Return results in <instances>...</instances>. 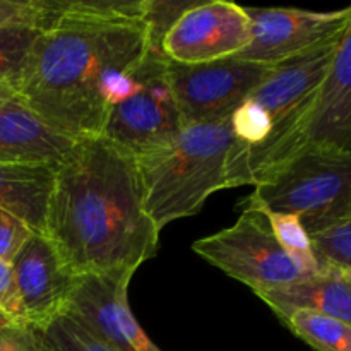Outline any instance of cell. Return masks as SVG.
Instances as JSON below:
<instances>
[{
    "label": "cell",
    "mask_w": 351,
    "mask_h": 351,
    "mask_svg": "<svg viewBox=\"0 0 351 351\" xmlns=\"http://www.w3.org/2000/svg\"><path fill=\"white\" fill-rule=\"evenodd\" d=\"M136 160L103 137L75 141L55 168L47 237L75 276L134 274L158 252Z\"/></svg>",
    "instance_id": "6da1fadb"
},
{
    "label": "cell",
    "mask_w": 351,
    "mask_h": 351,
    "mask_svg": "<svg viewBox=\"0 0 351 351\" xmlns=\"http://www.w3.org/2000/svg\"><path fill=\"white\" fill-rule=\"evenodd\" d=\"M43 10L16 91L38 117L72 141L101 137L106 91L151 48L146 21L103 19Z\"/></svg>",
    "instance_id": "7a4b0ae2"
},
{
    "label": "cell",
    "mask_w": 351,
    "mask_h": 351,
    "mask_svg": "<svg viewBox=\"0 0 351 351\" xmlns=\"http://www.w3.org/2000/svg\"><path fill=\"white\" fill-rule=\"evenodd\" d=\"M345 31L307 53L274 65L232 113L235 144L228 161L230 189L256 187L290 156Z\"/></svg>",
    "instance_id": "3957f363"
},
{
    "label": "cell",
    "mask_w": 351,
    "mask_h": 351,
    "mask_svg": "<svg viewBox=\"0 0 351 351\" xmlns=\"http://www.w3.org/2000/svg\"><path fill=\"white\" fill-rule=\"evenodd\" d=\"M235 144L230 119L187 125L171 141L134 158L143 204L158 230L197 215L208 197L228 185Z\"/></svg>",
    "instance_id": "277c9868"
},
{
    "label": "cell",
    "mask_w": 351,
    "mask_h": 351,
    "mask_svg": "<svg viewBox=\"0 0 351 351\" xmlns=\"http://www.w3.org/2000/svg\"><path fill=\"white\" fill-rule=\"evenodd\" d=\"M245 206L298 216L315 235L351 215V153L304 147L256 185Z\"/></svg>",
    "instance_id": "5b68a950"
},
{
    "label": "cell",
    "mask_w": 351,
    "mask_h": 351,
    "mask_svg": "<svg viewBox=\"0 0 351 351\" xmlns=\"http://www.w3.org/2000/svg\"><path fill=\"white\" fill-rule=\"evenodd\" d=\"M192 250L256 295L311 276L281 249L264 213L256 208L243 209L230 228L199 239Z\"/></svg>",
    "instance_id": "8992f818"
},
{
    "label": "cell",
    "mask_w": 351,
    "mask_h": 351,
    "mask_svg": "<svg viewBox=\"0 0 351 351\" xmlns=\"http://www.w3.org/2000/svg\"><path fill=\"white\" fill-rule=\"evenodd\" d=\"M182 129L184 122L168 81V60L151 47L139 67L136 88L108 108L101 137L137 158L171 141Z\"/></svg>",
    "instance_id": "52a82bcc"
},
{
    "label": "cell",
    "mask_w": 351,
    "mask_h": 351,
    "mask_svg": "<svg viewBox=\"0 0 351 351\" xmlns=\"http://www.w3.org/2000/svg\"><path fill=\"white\" fill-rule=\"evenodd\" d=\"M273 67L240 58L199 65L168 62V81L184 127L226 120Z\"/></svg>",
    "instance_id": "ba28073f"
},
{
    "label": "cell",
    "mask_w": 351,
    "mask_h": 351,
    "mask_svg": "<svg viewBox=\"0 0 351 351\" xmlns=\"http://www.w3.org/2000/svg\"><path fill=\"white\" fill-rule=\"evenodd\" d=\"M249 43L245 7L226 0H194L168 27L160 50L171 64L199 65L237 57Z\"/></svg>",
    "instance_id": "9c48e42d"
},
{
    "label": "cell",
    "mask_w": 351,
    "mask_h": 351,
    "mask_svg": "<svg viewBox=\"0 0 351 351\" xmlns=\"http://www.w3.org/2000/svg\"><path fill=\"white\" fill-rule=\"evenodd\" d=\"M250 21V43L237 58L274 67L314 50L348 27L351 5L331 12L288 7H245Z\"/></svg>",
    "instance_id": "30bf717a"
},
{
    "label": "cell",
    "mask_w": 351,
    "mask_h": 351,
    "mask_svg": "<svg viewBox=\"0 0 351 351\" xmlns=\"http://www.w3.org/2000/svg\"><path fill=\"white\" fill-rule=\"evenodd\" d=\"M134 274L79 276L64 314L115 351H161L147 338L129 305Z\"/></svg>",
    "instance_id": "8fae6325"
},
{
    "label": "cell",
    "mask_w": 351,
    "mask_h": 351,
    "mask_svg": "<svg viewBox=\"0 0 351 351\" xmlns=\"http://www.w3.org/2000/svg\"><path fill=\"white\" fill-rule=\"evenodd\" d=\"M10 264L27 326L40 328L64 314L77 276L47 235L33 233Z\"/></svg>",
    "instance_id": "7c38bea8"
},
{
    "label": "cell",
    "mask_w": 351,
    "mask_h": 351,
    "mask_svg": "<svg viewBox=\"0 0 351 351\" xmlns=\"http://www.w3.org/2000/svg\"><path fill=\"white\" fill-rule=\"evenodd\" d=\"M304 147L351 153V21L290 156Z\"/></svg>",
    "instance_id": "4fadbf2b"
},
{
    "label": "cell",
    "mask_w": 351,
    "mask_h": 351,
    "mask_svg": "<svg viewBox=\"0 0 351 351\" xmlns=\"http://www.w3.org/2000/svg\"><path fill=\"white\" fill-rule=\"evenodd\" d=\"M74 144L38 117L12 86L0 84V163L58 167Z\"/></svg>",
    "instance_id": "5bb4252c"
},
{
    "label": "cell",
    "mask_w": 351,
    "mask_h": 351,
    "mask_svg": "<svg viewBox=\"0 0 351 351\" xmlns=\"http://www.w3.org/2000/svg\"><path fill=\"white\" fill-rule=\"evenodd\" d=\"M257 297L285 321L298 311L329 315L351 324V274L335 266H322L315 274Z\"/></svg>",
    "instance_id": "9a60e30c"
},
{
    "label": "cell",
    "mask_w": 351,
    "mask_h": 351,
    "mask_svg": "<svg viewBox=\"0 0 351 351\" xmlns=\"http://www.w3.org/2000/svg\"><path fill=\"white\" fill-rule=\"evenodd\" d=\"M55 168L50 165L0 163V208L41 235H47Z\"/></svg>",
    "instance_id": "2e32d148"
},
{
    "label": "cell",
    "mask_w": 351,
    "mask_h": 351,
    "mask_svg": "<svg viewBox=\"0 0 351 351\" xmlns=\"http://www.w3.org/2000/svg\"><path fill=\"white\" fill-rule=\"evenodd\" d=\"M295 336L317 351H351V324L314 314V312L298 311L285 319Z\"/></svg>",
    "instance_id": "e0dca14e"
},
{
    "label": "cell",
    "mask_w": 351,
    "mask_h": 351,
    "mask_svg": "<svg viewBox=\"0 0 351 351\" xmlns=\"http://www.w3.org/2000/svg\"><path fill=\"white\" fill-rule=\"evenodd\" d=\"M249 208V206H245ZM257 209V208H256ZM267 223L271 226L274 239L280 243L281 249L308 274H315L319 271L317 257H315L314 247H312L311 235L304 228L298 216L285 215V213H273L264 211Z\"/></svg>",
    "instance_id": "ac0fdd59"
},
{
    "label": "cell",
    "mask_w": 351,
    "mask_h": 351,
    "mask_svg": "<svg viewBox=\"0 0 351 351\" xmlns=\"http://www.w3.org/2000/svg\"><path fill=\"white\" fill-rule=\"evenodd\" d=\"M33 329L40 351H115L89 335L67 314Z\"/></svg>",
    "instance_id": "d6986e66"
},
{
    "label": "cell",
    "mask_w": 351,
    "mask_h": 351,
    "mask_svg": "<svg viewBox=\"0 0 351 351\" xmlns=\"http://www.w3.org/2000/svg\"><path fill=\"white\" fill-rule=\"evenodd\" d=\"M41 33L34 24H10L0 27V84L16 89L34 40Z\"/></svg>",
    "instance_id": "ffe728a7"
},
{
    "label": "cell",
    "mask_w": 351,
    "mask_h": 351,
    "mask_svg": "<svg viewBox=\"0 0 351 351\" xmlns=\"http://www.w3.org/2000/svg\"><path fill=\"white\" fill-rule=\"evenodd\" d=\"M319 269L335 266L351 271V215L311 237Z\"/></svg>",
    "instance_id": "44dd1931"
},
{
    "label": "cell",
    "mask_w": 351,
    "mask_h": 351,
    "mask_svg": "<svg viewBox=\"0 0 351 351\" xmlns=\"http://www.w3.org/2000/svg\"><path fill=\"white\" fill-rule=\"evenodd\" d=\"M33 230L21 221L12 213L0 208V257L7 263H12L21 247L27 242Z\"/></svg>",
    "instance_id": "7402d4cb"
},
{
    "label": "cell",
    "mask_w": 351,
    "mask_h": 351,
    "mask_svg": "<svg viewBox=\"0 0 351 351\" xmlns=\"http://www.w3.org/2000/svg\"><path fill=\"white\" fill-rule=\"evenodd\" d=\"M40 0H0V27L10 24H34L41 27Z\"/></svg>",
    "instance_id": "603a6c76"
},
{
    "label": "cell",
    "mask_w": 351,
    "mask_h": 351,
    "mask_svg": "<svg viewBox=\"0 0 351 351\" xmlns=\"http://www.w3.org/2000/svg\"><path fill=\"white\" fill-rule=\"evenodd\" d=\"M0 311H3L7 315L27 326L26 317H24L23 304H21L19 290H17L16 276H14L12 264L3 261L2 257H0Z\"/></svg>",
    "instance_id": "cb8c5ba5"
},
{
    "label": "cell",
    "mask_w": 351,
    "mask_h": 351,
    "mask_svg": "<svg viewBox=\"0 0 351 351\" xmlns=\"http://www.w3.org/2000/svg\"><path fill=\"white\" fill-rule=\"evenodd\" d=\"M34 341H36V335H34L33 328L16 321L3 311H0V348L29 345Z\"/></svg>",
    "instance_id": "d4e9b609"
},
{
    "label": "cell",
    "mask_w": 351,
    "mask_h": 351,
    "mask_svg": "<svg viewBox=\"0 0 351 351\" xmlns=\"http://www.w3.org/2000/svg\"><path fill=\"white\" fill-rule=\"evenodd\" d=\"M34 331V329H33ZM0 351H40V346H38V339L34 343H29V345H21V346H10V348H0Z\"/></svg>",
    "instance_id": "484cf974"
},
{
    "label": "cell",
    "mask_w": 351,
    "mask_h": 351,
    "mask_svg": "<svg viewBox=\"0 0 351 351\" xmlns=\"http://www.w3.org/2000/svg\"><path fill=\"white\" fill-rule=\"evenodd\" d=\"M350 274H351V271H350Z\"/></svg>",
    "instance_id": "4316f807"
}]
</instances>
